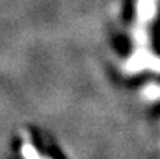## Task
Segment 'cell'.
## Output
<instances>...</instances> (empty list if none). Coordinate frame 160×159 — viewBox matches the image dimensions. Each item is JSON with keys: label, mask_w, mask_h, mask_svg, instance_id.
Wrapping results in <instances>:
<instances>
[{"label": "cell", "mask_w": 160, "mask_h": 159, "mask_svg": "<svg viewBox=\"0 0 160 159\" xmlns=\"http://www.w3.org/2000/svg\"><path fill=\"white\" fill-rule=\"evenodd\" d=\"M20 154L22 159H51L39 152V149L32 144V140L27 131H21L20 135Z\"/></svg>", "instance_id": "obj_1"}, {"label": "cell", "mask_w": 160, "mask_h": 159, "mask_svg": "<svg viewBox=\"0 0 160 159\" xmlns=\"http://www.w3.org/2000/svg\"><path fill=\"white\" fill-rule=\"evenodd\" d=\"M156 13V0H138V17L142 21H149Z\"/></svg>", "instance_id": "obj_2"}]
</instances>
